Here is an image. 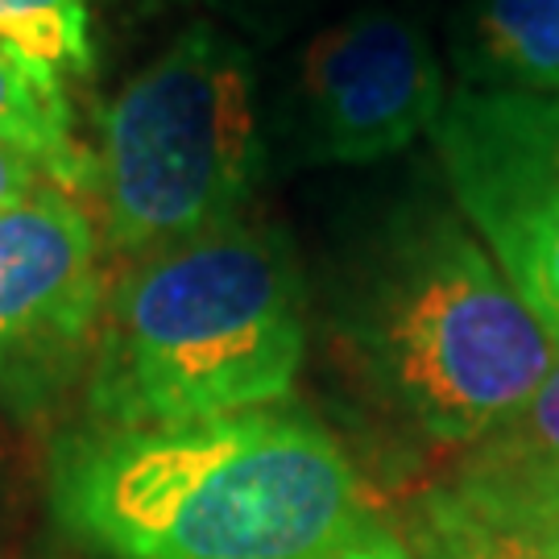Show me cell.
<instances>
[{"instance_id": "5b68a950", "label": "cell", "mask_w": 559, "mask_h": 559, "mask_svg": "<svg viewBox=\"0 0 559 559\" xmlns=\"http://www.w3.org/2000/svg\"><path fill=\"white\" fill-rule=\"evenodd\" d=\"M431 141L460 216L559 348V92L460 87Z\"/></svg>"}, {"instance_id": "6da1fadb", "label": "cell", "mask_w": 559, "mask_h": 559, "mask_svg": "<svg viewBox=\"0 0 559 559\" xmlns=\"http://www.w3.org/2000/svg\"><path fill=\"white\" fill-rule=\"evenodd\" d=\"M50 514L108 559H328L373 531L353 460L282 402L179 427L62 436Z\"/></svg>"}, {"instance_id": "8fae6325", "label": "cell", "mask_w": 559, "mask_h": 559, "mask_svg": "<svg viewBox=\"0 0 559 559\" xmlns=\"http://www.w3.org/2000/svg\"><path fill=\"white\" fill-rule=\"evenodd\" d=\"M0 41L55 75L96 67L87 0H0Z\"/></svg>"}, {"instance_id": "30bf717a", "label": "cell", "mask_w": 559, "mask_h": 559, "mask_svg": "<svg viewBox=\"0 0 559 559\" xmlns=\"http://www.w3.org/2000/svg\"><path fill=\"white\" fill-rule=\"evenodd\" d=\"M0 141L38 162L46 179L62 191H92L96 158L75 138V117L62 75L21 59L0 41Z\"/></svg>"}, {"instance_id": "9c48e42d", "label": "cell", "mask_w": 559, "mask_h": 559, "mask_svg": "<svg viewBox=\"0 0 559 559\" xmlns=\"http://www.w3.org/2000/svg\"><path fill=\"white\" fill-rule=\"evenodd\" d=\"M464 87L559 92V0H464Z\"/></svg>"}, {"instance_id": "ba28073f", "label": "cell", "mask_w": 559, "mask_h": 559, "mask_svg": "<svg viewBox=\"0 0 559 559\" xmlns=\"http://www.w3.org/2000/svg\"><path fill=\"white\" fill-rule=\"evenodd\" d=\"M419 506L501 539L559 547V360L510 419L460 452L452 477Z\"/></svg>"}, {"instance_id": "4fadbf2b", "label": "cell", "mask_w": 559, "mask_h": 559, "mask_svg": "<svg viewBox=\"0 0 559 559\" xmlns=\"http://www.w3.org/2000/svg\"><path fill=\"white\" fill-rule=\"evenodd\" d=\"M328 559H419L406 543L394 535V531H385V526H373V531H365L357 543H348L344 551H336V556Z\"/></svg>"}, {"instance_id": "3957f363", "label": "cell", "mask_w": 559, "mask_h": 559, "mask_svg": "<svg viewBox=\"0 0 559 559\" xmlns=\"http://www.w3.org/2000/svg\"><path fill=\"white\" fill-rule=\"evenodd\" d=\"M378 402L436 448H473L556 369L539 316L456 216L406 212L385 228L344 311Z\"/></svg>"}, {"instance_id": "7c38bea8", "label": "cell", "mask_w": 559, "mask_h": 559, "mask_svg": "<svg viewBox=\"0 0 559 559\" xmlns=\"http://www.w3.org/2000/svg\"><path fill=\"white\" fill-rule=\"evenodd\" d=\"M41 179H46V175L38 170V162L25 158L21 150L0 141V212L21 200H29L41 187Z\"/></svg>"}, {"instance_id": "277c9868", "label": "cell", "mask_w": 559, "mask_h": 559, "mask_svg": "<svg viewBox=\"0 0 559 559\" xmlns=\"http://www.w3.org/2000/svg\"><path fill=\"white\" fill-rule=\"evenodd\" d=\"M261 170L265 141L249 50L216 25H187L104 108L96 158L104 240L145 258L228 228Z\"/></svg>"}, {"instance_id": "8992f818", "label": "cell", "mask_w": 559, "mask_h": 559, "mask_svg": "<svg viewBox=\"0 0 559 559\" xmlns=\"http://www.w3.org/2000/svg\"><path fill=\"white\" fill-rule=\"evenodd\" d=\"M104 299L100 233L62 187L0 212V411L38 415L87 378Z\"/></svg>"}, {"instance_id": "52a82bcc", "label": "cell", "mask_w": 559, "mask_h": 559, "mask_svg": "<svg viewBox=\"0 0 559 559\" xmlns=\"http://www.w3.org/2000/svg\"><path fill=\"white\" fill-rule=\"evenodd\" d=\"M295 104L302 158L365 166L431 133L448 96L419 25L394 9H360L302 50Z\"/></svg>"}, {"instance_id": "7a4b0ae2", "label": "cell", "mask_w": 559, "mask_h": 559, "mask_svg": "<svg viewBox=\"0 0 559 559\" xmlns=\"http://www.w3.org/2000/svg\"><path fill=\"white\" fill-rule=\"evenodd\" d=\"M302 353L299 261L282 233L237 221L117 278L87 365V423L179 427L282 406Z\"/></svg>"}, {"instance_id": "5bb4252c", "label": "cell", "mask_w": 559, "mask_h": 559, "mask_svg": "<svg viewBox=\"0 0 559 559\" xmlns=\"http://www.w3.org/2000/svg\"><path fill=\"white\" fill-rule=\"evenodd\" d=\"M216 4H224V9H245V13H258V9H274V4H282V0H216Z\"/></svg>"}]
</instances>
